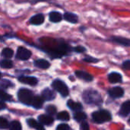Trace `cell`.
Returning a JSON list of instances; mask_svg holds the SVG:
<instances>
[{"label": "cell", "mask_w": 130, "mask_h": 130, "mask_svg": "<svg viewBox=\"0 0 130 130\" xmlns=\"http://www.w3.org/2000/svg\"><path fill=\"white\" fill-rule=\"evenodd\" d=\"M11 96L8 93H5L4 90L0 89V100L2 101H11Z\"/></svg>", "instance_id": "obj_25"}, {"label": "cell", "mask_w": 130, "mask_h": 130, "mask_svg": "<svg viewBox=\"0 0 130 130\" xmlns=\"http://www.w3.org/2000/svg\"><path fill=\"white\" fill-rule=\"evenodd\" d=\"M108 94L113 99H118L123 97L124 90L120 87H114L108 90Z\"/></svg>", "instance_id": "obj_6"}, {"label": "cell", "mask_w": 130, "mask_h": 130, "mask_svg": "<svg viewBox=\"0 0 130 130\" xmlns=\"http://www.w3.org/2000/svg\"><path fill=\"white\" fill-rule=\"evenodd\" d=\"M83 61L86 62V63H98L99 61V60L98 58H95L92 56H86L83 58Z\"/></svg>", "instance_id": "obj_28"}, {"label": "cell", "mask_w": 130, "mask_h": 130, "mask_svg": "<svg viewBox=\"0 0 130 130\" xmlns=\"http://www.w3.org/2000/svg\"><path fill=\"white\" fill-rule=\"evenodd\" d=\"M6 108V105L5 103L3 102V101H0V110H5Z\"/></svg>", "instance_id": "obj_35"}, {"label": "cell", "mask_w": 130, "mask_h": 130, "mask_svg": "<svg viewBox=\"0 0 130 130\" xmlns=\"http://www.w3.org/2000/svg\"><path fill=\"white\" fill-rule=\"evenodd\" d=\"M72 51H75V52H77V53H84L86 51V48L83 46H76L75 48H72Z\"/></svg>", "instance_id": "obj_31"}, {"label": "cell", "mask_w": 130, "mask_h": 130, "mask_svg": "<svg viewBox=\"0 0 130 130\" xmlns=\"http://www.w3.org/2000/svg\"><path fill=\"white\" fill-rule=\"evenodd\" d=\"M13 66L14 63L8 58H5L0 61V67L3 69H11L13 67Z\"/></svg>", "instance_id": "obj_21"}, {"label": "cell", "mask_w": 130, "mask_h": 130, "mask_svg": "<svg viewBox=\"0 0 130 130\" xmlns=\"http://www.w3.org/2000/svg\"><path fill=\"white\" fill-rule=\"evenodd\" d=\"M43 99L40 97L34 96L31 106L34 107L35 109H40L43 107Z\"/></svg>", "instance_id": "obj_19"}, {"label": "cell", "mask_w": 130, "mask_h": 130, "mask_svg": "<svg viewBox=\"0 0 130 130\" xmlns=\"http://www.w3.org/2000/svg\"><path fill=\"white\" fill-rule=\"evenodd\" d=\"M18 80L22 83L30 86H36L38 84V79L32 76H20Z\"/></svg>", "instance_id": "obj_7"}, {"label": "cell", "mask_w": 130, "mask_h": 130, "mask_svg": "<svg viewBox=\"0 0 130 130\" xmlns=\"http://www.w3.org/2000/svg\"><path fill=\"white\" fill-rule=\"evenodd\" d=\"M67 106L69 107V109H71L73 111L78 112V111H81L82 110V105L80 103L75 102L72 100H69L67 102Z\"/></svg>", "instance_id": "obj_18"}, {"label": "cell", "mask_w": 130, "mask_h": 130, "mask_svg": "<svg viewBox=\"0 0 130 130\" xmlns=\"http://www.w3.org/2000/svg\"><path fill=\"white\" fill-rule=\"evenodd\" d=\"M34 95L33 92L26 88H21L18 92V98L22 103L28 106H31Z\"/></svg>", "instance_id": "obj_2"}, {"label": "cell", "mask_w": 130, "mask_h": 130, "mask_svg": "<svg viewBox=\"0 0 130 130\" xmlns=\"http://www.w3.org/2000/svg\"><path fill=\"white\" fill-rule=\"evenodd\" d=\"M87 118V115L83 113V112H81V111H78L75 113V114L74 115V119L78 121V122H81V121H83L85 120V119Z\"/></svg>", "instance_id": "obj_23"}, {"label": "cell", "mask_w": 130, "mask_h": 130, "mask_svg": "<svg viewBox=\"0 0 130 130\" xmlns=\"http://www.w3.org/2000/svg\"><path fill=\"white\" fill-rule=\"evenodd\" d=\"M112 116L109 111L101 110L92 113V119L97 123H104L111 120Z\"/></svg>", "instance_id": "obj_3"}, {"label": "cell", "mask_w": 130, "mask_h": 130, "mask_svg": "<svg viewBox=\"0 0 130 130\" xmlns=\"http://www.w3.org/2000/svg\"><path fill=\"white\" fill-rule=\"evenodd\" d=\"M10 130H21V125L18 121H12L9 125Z\"/></svg>", "instance_id": "obj_26"}, {"label": "cell", "mask_w": 130, "mask_h": 130, "mask_svg": "<svg viewBox=\"0 0 130 130\" xmlns=\"http://www.w3.org/2000/svg\"><path fill=\"white\" fill-rule=\"evenodd\" d=\"M1 77H2V73L0 72V78H1Z\"/></svg>", "instance_id": "obj_37"}, {"label": "cell", "mask_w": 130, "mask_h": 130, "mask_svg": "<svg viewBox=\"0 0 130 130\" xmlns=\"http://www.w3.org/2000/svg\"><path fill=\"white\" fill-rule=\"evenodd\" d=\"M119 113L123 117L127 116L130 114V100H127L122 104Z\"/></svg>", "instance_id": "obj_16"}, {"label": "cell", "mask_w": 130, "mask_h": 130, "mask_svg": "<svg viewBox=\"0 0 130 130\" xmlns=\"http://www.w3.org/2000/svg\"><path fill=\"white\" fill-rule=\"evenodd\" d=\"M9 127V123L8 120L4 117H0V129H5Z\"/></svg>", "instance_id": "obj_27"}, {"label": "cell", "mask_w": 130, "mask_h": 130, "mask_svg": "<svg viewBox=\"0 0 130 130\" xmlns=\"http://www.w3.org/2000/svg\"><path fill=\"white\" fill-rule=\"evenodd\" d=\"M81 130H90L89 126L87 123L84 122L81 124Z\"/></svg>", "instance_id": "obj_34"}, {"label": "cell", "mask_w": 130, "mask_h": 130, "mask_svg": "<svg viewBox=\"0 0 130 130\" xmlns=\"http://www.w3.org/2000/svg\"><path fill=\"white\" fill-rule=\"evenodd\" d=\"M27 124L29 125V126H30L31 128L34 129L36 130H45L44 127L43 126V125L41 123H37L35 120L34 119H29L27 120Z\"/></svg>", "instance_id": "obj_20"}, {"label": "cell", "mask_w": 130, "mask_h": 130, "mask_svg": "<svg viewBox=\"0 0 130 130\" xmlns=\"http://www.w3.org/2000/svg\"><path fill=\"white\" fill-rule=\"evenodd\" d=\"M46 112L49 115H54L56 113V107L53 105H49L46 108Z\"/></svg>", "instance_id": "obj_29"}, {"label": "cell", "mask_w": 130, "mask_h": 130, "mask_svg": "<svg viewBox=\"0 0 130 130\" xmlns=\"http://www.w3.org/2000/svg\"><path fill=\"white\" fill-rule=\"evenodd\" d=\"M44 21H45V17L42 13H38L37 15H34L30 18V23L33 25H40L44 22Z\"/></svg>", "instance_id": "obj_11"}, {"label": "cell", "mask_w": 130, "mask_h": 130, "mask_svg": "<svg viewBox=\"0 0 130 130\" xmlns=\"http://www.w3.org/2000/svg\"><path fill=\"white\" fill-rule=\"evenodd\" d=\"M52 87L55 90L59 93L63 97H66L69 94V90L68 86L62 80L59 79L54 80L52 83Z\"/></svg>", "instance_id": "obj_4"}, {"label": "cell", "mask_w": 130, "mask_h": 130, "mask_svg": "<svg viewBox=\"0 0 130 130\" xmlns=\"http://www.w3.org/2000/svg\"><path fill=\"white\" fill-rule=\"evenodd\" d=\"M75 74L78 78L83 80L86 82H91L94 80V77L91 74L84 70H76L75 72Z\"/></svg>", "instance_id": "obj_9"}, {"label": "cell", "mask_w": 130, "mask_h": 130, "mask_svg": "<svg viewBox=\"0 0 130 130\" xmlns=\"http://www.w3.org/2000/svg\"><path fill=\"white\" fill-rule=\"evenodd\" d=\"M122 67L125 70H130V60H126L122 64Z\"/></svg>", "instance_id": "obj_32"}, {"label": "cell", "mask_w": 130, "mask_h": 130, "mask_svg": "<svg viewBox=\"0 0 130 130\" xmlns=\"http://www.w3.org/2000/svg\"><path fill=\"white\" fill-rule=\"evenodd\" d=\"M0 86L4 87V88H8L11 86H13V84L8 80H5V79H3L0 81Z\"/></svg>", "instance_id": "obj_30"}, {"label": "cell", "mask_w": 130, "mask_h": 130, "mask_svg": "<svg viewBox=\"0 0 130 130\" xmlns=\"http://www.w3.org/2000/svg\"><path fill=\"white\" fill-rule=\"evenodd\" d=\"M84 101L87 104L99 106L102 103V97L101 94L94 90H87L83 93L82 95Z\"/></svg>", "instance_id": "obj_1"}, {"label": "cell", "mask_w": 130, "mask_h": 130, "mask_svg": "<svg viewBox=\"0 0 130 130\" xmlns=\"http://www.w3.org/2000/svg\"><path fill=\"white\" fill-rule=\"evenodd\" d=\"M38 120L43 125H51L53 123V118L50 115H40L38 117Z\"/></svg>", "instance_id": "obj_17"}, {"label": "cell", "mask_w": 130, "mask_h": 130, "mask_svg": "<svg viewBox=\"0 0 130 130\" xmlns=\"http://www.w3.org/2000/svg\"><path fill=\"white\" fill-rule=\"evenodd\" d=\"M42 98L43 99V100H53L55 99L56 97V94L54 93V91H53L52 90L49 89V88H46L42 91Z\"/></svg>", "instance_id": "obj_15"}, {"label": "cell", "mask_w": 130, "mask_h": 130, "mask_svg": "<svg viewBox=\"0 0 130 130\" xmlns=\"http://www.w3.org/2000/svg\"><path fill=\"white\" fill-rule=\"evenodd\" d=\"M63 16L59 11H52L49 13V19L50 21L53 23H58L60 22L62 20Z\"/></svg>", "instance_id": "obj_13"}, {"label": "cell", "mask_w": 130, "mask_h": 130, "mask_svg": "<svg viewBox=\"0 0 130 130\" xmlns=\"http://www.w3.org/2000/svg\"><path fill=\"white\" fill-rule=\"evenodd\" d=\"M56 130H70V127L67 124H60L57 126Z\"/></svg>", "instance_id": "obj_33"}, {"label": "cell", "mask_w": 130, "mask_h": 130, "mask_svg": "<svg viewBox=\"0 0 130 130\" xmlns=\"http://www.w3.org/2000/svg\"><path fill=\"white\" fill-rule=\"evenodd\" d=\"M32 52L24 47H18L16 53V58L21 61H27L30 58Z\"/></svg>", "instance_id": "obj_5"}, {"label": "cell", "mask_w": 130, "mask_h": 130, "mask_svg": "<svg viewBox=\"0 0 130 130\" xmlns=\"http://www.w3.org/2000/svg\"><path fill=\"white\" fill-rule=\"evenodd\" d=\"M107 79L110 83L111 84H117V83H121L123 81V77L121 74L118 72H111L108 74Z\"/></svg>", "instance_id": "obj_10"}, {"label": "cell", "mask_w": 130, "mask_h": 130, "mask_svg": "<svg viewBox=\"0 0 130 130\" xmlns=\"http://www.w3.org/2000/svg\"><path fill=\"white\" fill-rule=\"evenodd\" d=\"M63 18L72 24H76L78 22V16L73 12H65L63 15Z\"/></svg>", "instance_id": "obj_12"}, {"label": "cell", "mask_w": 130, "mask_h": 130, "mask_svg": "<svg viewBox=\"0 0 130 130\" xmlns=\"http://www.w3.org/2000/svg\"><path fill=\"white\" fill-rule=\"evenodd\" d=\"M2 55L5 58H11L14 55V51L10 48H5L2 51Z\"/></svg>", "instance_id": "obj_22"}, {"label": "cell", "mask_w": 130, "mask_h": 130, "mask_svg": "<svg viewBox=\"0 0 130 130\" xmlns=\"http://www.w3.org/2000/svg\"><path fill=\"white\" fill-rule=\"evenodd\" d=\"M57 119L59 120L68 121V120H69L70 116H69V114L68 112H66V111H62V112H60L59 113H58V115H57Z\"/></svg>", "instance_id": "obj_24"}, {"label": "cell", "mask_w": 130, "mask_h": 130, "mask_svg": "<svg viewBox=\"0 0 130 130\" xmlns=\"http://www.w3.org/2000/svg\"><path fill=\"white\" fill-rule=\"evenodd\" d=\"M34 65L37 68L46 70L50 67V63L45 59H37V60L34 61Z\"/></svg>", "instance_id": "obj_14"}, {"label": "cell", "mask_w": 130, "mask_h": 130, "mask_svg": "<svg viewBox=\"0 0 130 130\" xmlns=\"http://www.w3.org/2000/svg\"><path fill=\"white\" fill-rule=\"evenodd\" d=\"M110 41L113 43H116L117 44H120L124 47H130V38L118 37V36H113L110 38Z\"/></svg>", "instance_id": "obj_8"}, {"label": "cell", "mask_w": 130, "mask_h": 130, "mask_svg": "<svg viewBox=\"0 0 130 130\" xmlns=\"http://www.w3.org/2000/svg\"><path fill=\"white\" fill-rule=\"evenodd\" d=\"M128 123H129V124H130V118L129 120V121H128Z\"/></svg>", "instance_id": "obj_36"}]
</instances>
